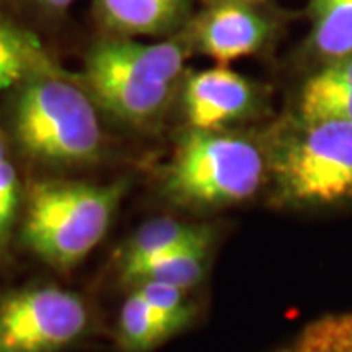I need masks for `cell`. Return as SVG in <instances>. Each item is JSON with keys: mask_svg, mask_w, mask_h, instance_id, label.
<instances>
[{"mask_svg": "<svg viewBox=\"0 0 352 352\" xmlns=\"http://www.w3.org/2000/svg\"><path fill=\"white\" fill-rule=\"evenodd\" d=\"M274 198L319 208L352 200V124L298 113L278 127L266 149Z\"/></svg>", "mask_w": 352, "mask_h": 352, "instance_id": "6da1fadb", "label": "cell"}, {"mask_svg": "<svg viewBox=\"0 0 352 352\" xmlns=\"http://www.w3.org/2000/svg\"><path fill=\"white\" fill-rule=\"evenodd\" d=\"M268 178L266 151L226 129H192L180 138L166 164V198L196 210L226 208L252 198Z\"/></svg>", "mask_w": 352, "mask_h": 352, "instance_id": "7a4b0ae2", "label": "cell"}, {"mask_svg": "<svg viewBox=\"0 0 352 352\" xmlns=\"http://www.w3.org/2000/svg\"><path fill=\"white\" fill-rule=\"evenodd\" d=\"M126 190V180L102 186L63 180L32 184L22 227L28 249L57 270L82 263L104 239Z\"/></svg>", "mask_w": 352, "mask_h": 352, "instance_id": "3957f363", "label": "cell"}, {"mask_svg": "<svg viewBox=\"0 0 352 352\" xmlns=\"http://www.w3.org/2000/svg\"><path fill=\"white\" fill-rule=\"evenodd\" d=\"M14 133L24 153L53 164L94 163L104 141L90 96L51 71L22 82L14 108Z\"/></svg>", "mask_w": 352, "mask_h": 352, "instance_id": "277c9868", "label": "cell"}, {"mask_svg": "<svg viewBox=\"0 0 352 352\" xmlns=\"http://www.w3.org/2000/svg\"><path fill=\"white\" fill-rule=\"evenodd\" d=\"M90 327L87 302L55 284L0 296V352H63Z\"/></svg>", "mask_w": 352, "mask_h": 352, "instance_id": "5b68a950", "label": "cell"}, {"mask_svg": "<svg viewBox=\"0 0 352 352\" xmlns=\"http://www.w3.org/2000/svg\"><path fill=\"white\" fill-rule=\"evenodd\" d=\"M256 104L254 85L226 65L192 75L182 90V108L192 129H226L251 116Z\"/></svg>", "mask_w": 352, "mask_h": 352, "instance_id": "8992f818", "label": "cell"}, {"mask_svg": "<svg viewBox=\"0 0 352 352\" xmlns=\"http://www.w3.org/2000/svg\"><path fill=\"white\" fill-rule=\"evenodd\" d=\"M266 38V18L237 2H227L210 10L198 22L194 36L198 50L219 65L256 53Z\"/></svg>", "mask_w": 352, "mask_h": 352, "instance_id": "52a82bcc", "label": "cell"}, {"mask_svg": "<svg viewBox=\"0 0 352 352\" xmlns=\"http://www.w3.org/2000/svg\"><path fill=\"white\" fill-rule=\"evenodd\" d=\"M87 67L112 71L153 85L175 87L184 69V50L173 43H138V41H106L88 55Z\"/></svg>", "mask_w": 352, "mask_h": 352, "instance_id": "ba28073f", "label": "cell"}, {"mask_svg": "<svg viewBox=\"0 0 352 352\" xmlns=\"http://www.w3.org/2000/svg\"><path fill=\"white\" fill-rule=\"evenodd\" d=\"M87 82L104 110L133 126L161 118L175 92L170 85L143 82L96 67H87Z\"/></svg>", "mask_w": 352, "mask_h": 352, "instance_id": "9c48e42d", "label": "cell"}, {"mask_svg": "<svg viewBox=\"0 0 352 352\" xmlns=\"http://www.w3.org/2000/svg\"><path fill=\"white\" fill-rule=\"evenodd\" d=\"M300 116L352 124V53L327 61L305 80L300 94Z\"/></svg>", "mask_w": 352, "mask_h": 352, "instance_id": "30bf717a", "label": "cell"}, {"mask_svg": "<svg viewBox=\"0 0 352 352\" xmlns=\"http://www.w3.org/2000/svg\"><path fill=\"white\" fill-rule=\"evenodd\" d=\"M184 0H96L100 20L112 32L129 36L164 34L184 14Z\"/></svg>", "mask_w": 352, "mask_h": 352, "instance_id": "8fae6325", "label": "cell"}, {"mask_svg": "<svg viewBox=\"0 0 352 352\" xmlns=\"http://www.w3.org/2000/svg\"><path fill=\"white\" fill-rule=\"evenodd\" d=\"M194 243H212L210 227L180 221L175 217H157L139 227L127 239L120 254V272L131 266Z\"/></svg>", "mask_w": 352, "mask_h": 352, "instance_id": "7c38bea8", "label": "cell"}, {"mask_svg": "<svg viewBox=\"0 0 352 352\" xmlns=\"http://www.w3.org/2000/svg\"><path fill=\"white\" fill-rule=\"evenodd\" d=\"M210 243L184 245L173 251L153 256L145 263L122 270L120 276L127 286H135L141 282H161L182 289H192L206 276Z\"/></svg>", "mask_w": 352, "mask_h": 352, "instance_id": "4fadbf2b", "label": "cell"}, {"mask_svg": "<svg viewBox=\"0 0 352 352\" xmlns=\"http://www.w3.org/2000/svg\"><path fill=\"white\" fill-rule=\"evenodd\" d=\"M184 327V323L153 309L133 289L120 309L118 346L122 352H149Z\"/></svg>", "mask_w": 352, "mask_h": 352, "instance_id": "5bb4252c", "label": "cell"}, {"mask_svg": "<svg viewBox=\"0 0 352 352\" xmlns=\"http://www.w3.org/2000/svg\"><path fill=\"white\" fill-rule=\"evenodd\" d=\"M311 47L327 59L352 53V0H309Z\"/></svg>", "mask_w": 352, "mask_h": 352, "instance_id": "9a60e30c", "label": "cell"}, {"mask_svg": "<svg viewBox=\"0 0 352 352\" xmlns=\"http://www.w3.org/2000/svg\"><path fill=\"white\" fill-rule=\"evenodd\" d=\"M50 71V61L32 36L0 22V92Z\"/></svg>", "mask_w": 352, "mask_h": 352, "instance_id": "2e32d148", "label": "cell"}, {"mask_svg": "<svg viewBox=\"0 0 352 352\" xmlns=\"http://www.w3.org/2000/svg\"><path fill=\"white\" fill-rule=\"evenodd\" d=\"M276 352H352V311L317 319Z\"/></svg>", "mask_w": 352, "mask_h": 352, "instance_id": "e0dca14e", "label": "cell"}, {"mask_svg": "<svg viewBox=\"0 0 352 352\" xmlns=\"http://www.w3.org/2000/svg\"><path fill=\"white\" fill-rule=\"evenodd\" d=\"M131 288L159 314L188 325L192 319V307L186 303V289L161 284V282H141Z\"/></svg>", "mask_w": 352, "mask_h": 352, "instance_id": "ac0fdd59", "label": "cell"}, {"mask_svg": "<svg viewBox=\"0 0 352 352\" xmlns=\"http://www.w3.org/2000/svg\"><path fill=\"white\" fill-rule=\"evenodd\" d=\"M18 204V175L8 159L0 161V210L10 221Z\"/></svg>", "mask_w": 352, "mask_h": 352, "instance_id": "d6986e66", "label": "cell"}, {"mask_svg": "<svg viewBox=\"0 0 352 352\" xmlns=\"http://www.w3.org/2000/svg\"><path fill=\"white\" fill-rule=\"evenodd\" d=\"M45 8H51V10H65L67 6H71L75 0H39Z\"/></svg>", "mask_w": 352, "mask_h": 352, "instance_id": "ffe728a7", "label": "cell"}, {"mask_svg": "<svg viewBox=\"0 0 352 352\" xmlns=\"http://www.w3.org/2000/svg\"><path fill=\"white\" fill-rule=\"evenodd\" d=\"M10 223H12V221L2 214V210H0V239L6 237V233H8V229H10Z\"/></svg>", "mask_w": 352, "mask_h": 352, "instance_id": "44dd1931", "label": "cell"}, {"mask_svg": "<svg viewBox=\"0 0 352 352\" xmlns=\"http://www.w3.org/2000/svg\"><path fill=\"white\" fill-rule=\"evenodd\" d=\"M4 159H6V153H4V143L0 139V161H4Z\"/></svg>", "mask_w": 352, "mask_h": 352, "instance_id": "7402d4cb", "label": "cell"}]
</instances>
